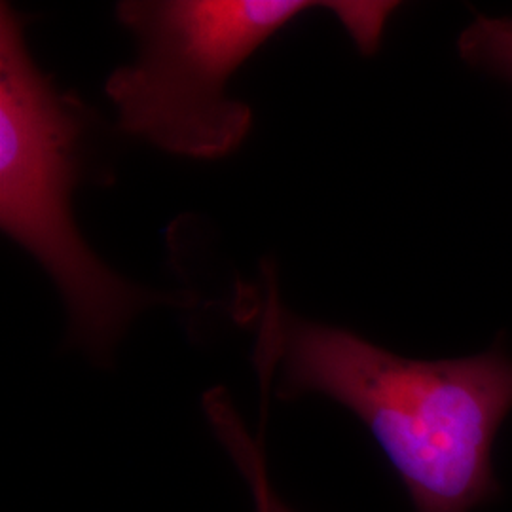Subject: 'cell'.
<instances>
[{
  "mask_svg": "<svg viewBox=\"0 0 512 512\" xmlns=\"http://www.w3.org/2000/svg\"><path fill=\"white\" fill-rule=\"evenodd\" d=\"M255 311V365L264 387L293 401L325 395L365 423L416 512H471L501 494L494 442L512 410L503 349L416 361L283 306L264 272Z\"/></svg>",
  "mask_w": 512,
  "mask_h": 512,
  "instance_id": "obj_1",
  "label": "cell"
},
{
  "mask_svg": "<svg viewBox=\"0 0 512 512\" xmlns=\"http://www.w3.org/2000/svg\"><path fill=\"white\" fill-rule=\"evenodd\" d=\"M463 54L512 82V19L480 18L461 40Z\"/></svg>",
  "mask_w": 512,
  "mask_h": 512,
  "instance_id": "obj_5",
  "label": "cell"
},
{
  "mask_svg": "<svg viewBox=\"0 0 512 512\" xmlns=\"http://www.w3.org/2000/svg\"><path fill=\"white\" fill-rule=\"evenodd\" d=\"M329 8L351 37L378 21L374 2L126 0L116 18L137 38V59L110 73L105 92L122 131L169 154L219 160L245 141L251 109L226 93L230 76L289 21Z\"/></svg>",
  "mask_w": 512,
  "mask_h": 512,
  "instance_id": "obj_2",
  "label": "cell"
},
{
  "mask_svg": "<svg viewBox=\"0 0 512 512\" xmlns=\"http://www.w3.org/2000/svg\"><path fill=\"white\" fill-rule=\"evenodd\" d=\"M203 408L215 435L245 478L255 501L256 512H294L275 492L264 452L260 444L249 435L226 391L211 389L203 399Z\"/></svg>",
  "mask_w": 512,
  "mask_h": 512,
  "instance_id": "obj_4",
  "label": "cell"
},
{
  "mask_svg": "<svg viewBox=\"0 0 512 512\" xmlns=\"http://www.w3.org/2000/svg\"><path fill=\"white\" fill-rule=\"evenodd\" d=\"M80 129L73 103L38 71L18 12L2 2L0 226L54 279L74 344L103 361L139 311L183 300L128 283L80 236L71 209Z\"/></svg>",
  "mask_w": 512,
  "mask_h": 512,
  "instance_id": "obj_3",
  "label": "cell"
}]
</instances>
